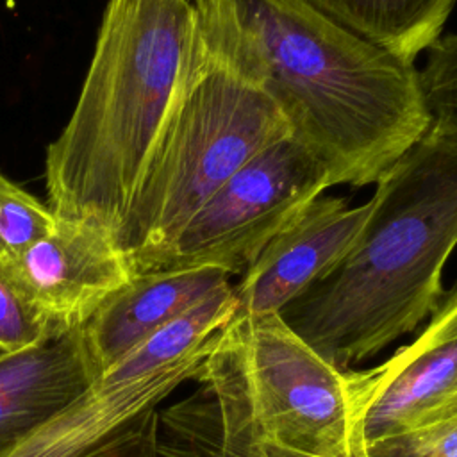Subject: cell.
<instances>
[{"instance_id":"cell-1","label":"cell","mask_w":457,"mask_h":457,"mask_svg":"<svg viewBox=\"0 0 457 457\" xmlns=\"http://www.w3.org/2000/svg\"><path fill=\"white\" fill-rule=\"evenodd\" d=\"M245 66L332 186H368L432 125L414 62L307 0H227Z\"/></svg>"},{"instance_id":"cell-2","label":"cell","mask_w":457,"mask_h":457,"mask_svg":"<svg viewBox=\"0 0 457 457\" xmlns=\"http://www.w3.org/2000/svg\"><path fill=\"white\" fill-rule=\"evenodd\" d=\"M375 184L353 246L280 311L343 371L414 332L445 295L443 268L457 246V127L432 120Z\"/></svg>"},{"instance_id":"cell-3","label":"cell","mask_w":457,"mask_h":457,"mask_svg":"<svg viewBox=\"0 0 457 457\" xmlns=\"http://www.w3.org/2000/svg\"><path fill=\"white\" fill-rule=\"evenodd\" d=\"M193 29L191 0H107L71 116L45 154L57 218L116 232L170 118Z\"/></svg>"},{"instance_id":"cell-4","label":"cell","mask_w":457,"mask_h":457,"mask_svg":"<svg viewBox=\"0 0 457 457\" xmlns=\"http://www.w3.org/2000/svg\"><path fill=\"white\" fill-rule=\"evenodd\" d=\"M195 29L184 77L143 182L114 241L136 275L248 159L291 136L230 36L225 0H191Z\"/></svg>"},{"instance_id":"cell-5","label":"cell","mask_w":457,"mask_h":457,"mask_svg":"<svg viewBox=\"0 0 457 457\" xmlns=\"http://www.w3.org/2000/svg\"><path fill=\"white\" fill-rule=\"evenodd\" d=\"M216 346L262 439L305 457H370L348 373L305 343L280 312H234Z\"/></svg>"},{"instance_id":"cell-6","label":"cell","mask_w":457,"mask_h":457,"mask_svg":"<svg viewBox=\"0 0 457 457\" xmlns=\"http://www.w3.org/2000/svg\"><path fill=\"white\" fill-rule=\"evenodd\" d=\"M232 284L161 327L5 457H79L193 380L234 318Z\"/></svg>"},{"instance_id":"cell-7","label":"cell","mask_w":457,"mask_h":457,"mask_svg":"<svg viewBox=\"0 0 457 457\" xmlns=\"http://www.w3.org/2000/svg\"><path fill=\"white\" fill-rule=\"evenodd\" d=\"M328 170L293 136L232 173L141 271L218 268L243 275L262 248L330 187Z\"/></svg>"},{"instance_id":"cell-8","label":"cell","mask_w":457,"mask_h":457,"mask_svg":"<svg viewBox=\"0 0 457 457\" xmlns=\"http://www.w3.org/2000/svg\"><path fill=\"white\" fill-rule=\"evenodd\" d=\"M368 448L457 416V282L414 341L366 370H348Z\"/></svg>"},{"instance_id":"cell-9","label":"cell","mask_w":457,"mask_h":457,"mask_svg":"<svg viewBox=\"0 0 457 457\" xmlns=\"http://www.w3.org/2000/svg\"><path fill=\"white\" fill-rule=\"evenodd\" d=\"M0 268L52 339L82 328L136 275L111 232L61 218L52 234Z\"/></svg>"},{"instance_id":"cell-10","label":"cell","mask_w":457,"mask_h":457,"mask_svg":"<svg viewBox=\"0 0 457 457\" xmlns=\"http://www.w3.org/2000/svg\"><path fill=\"white\" fill-rule=\"evenodd\" d=\"M370 211V200L348 207L320 195L309 202L232 284L236 314L280 312L348 253Z\"/></svg>"},{"instance_id":"cell-11","label":"cell","mask_w":457,"mask_h":457,"mask_svg":"<svg viewBox=\"0 0 457 457\" xmlns=\"http://www.w3.org/2000/svg\"><path fill=\"white\" fill-rule=\"evenodd\" d=\"M193 380L187 396L157 409V457H305L262 439L218 346Z\"/></svg>"},{"instance_id":"cell-12","label":"cell","mask_w":457,"mask_h":457,"mask_svg":"<svg viewBox=\"0 0 457 457\" xmlns=\"http://www.w3.org/2000/svg\"><path fill=\"white\" fill-rule=\"evenodd\" d=\"M227 284H230V275L218 268L159 270L134 275L80 328L95 378L109 371L161 327Z\"/></svg>"},{"instance_id":"cell-13","label":"cell","mask_w":457,"mask_h":457,"mask_svg":"<svg viewBox=\"0 0 457 457\" xmlns=\"http://www.w3.org/2000/svg\"><path fill=\"white\" fill-rule=\"evenodd\" d=\"M95 380L82 330L0 355V457L71 403Z\"/></svg>"},{"instance_id":"cell-14","label":"cell","mask_w":457,"mask_h":457,"mask_svg":"<svg viewBox=\"0 0 457 457\" xmlns=\"http://www.w3.org/2000/svg\"><path fill=\"white\" fill-rule=\"evenodd\" d=\"M368 41L414 62L439 37L457 0H307Z\"/></svg>"},{"instance_id":"cell-15","label":"cell","mask_w":457,"mask_h":457,"mask_svg":"<svg viewBox=\"0 0 457 457\" xmlns=\"http://www.w3.org/2000/svg\"><path fill=\"white\" fill-rule=\"evenodd\" d=\"M57 223L46 204L0 173V266L52 234Z\"/></svg>"},{"instance_id":"cell-16","label":"cell","mask_w":457,"mask_h":457,"mask_svg":"<svg viewBox=\"0 0 457 457\" xmlns=\"http://www.w3.org/2000/svg\"><path fill=\"white\" fill-rule=\"evenodd\" d=\"M420 80L432 120L457 127V32L441 36L428 48Z\"/></svg>"},{"instance_id":"cell-17","label":"cell","mask_w":457,"mask_h":457,"mask_svg":"<svg viewBox=\"0 0 457 457\" xmlns=\"http://www.w3.org/2000/svg\"><path fill=\"white\" fill-rule=\"evenodd\" d=\"M50 339L41 320L0 268V353H18Z\"/></svg>"},{"instance_id":"cell-18","label":"cell","mask_w":457,"mask_h":457,"mask_svg":"<svg viewBox=\"0 0 457 457\" xmlns=\"http://www.w3.org/2000/svg\"><path fill=\"white\" fill-rule=\"evenodd\" d=\"M368 453L370 457H457V416L375 443Z\"/></svg>"},{"instance_id":"cell-19","label":"cell","mask_w":457,"mask_h":457,"mask_svg":"<svg viewBox=\"0 0 457 457\" xmlns=\"http://www.w3.org/2000/svg\"><path fill=\"white\" fill-rule=\"evenodd\" d=\"M155 430L157 409H150L79 457H157Z\"/></svg>"},{"instance_id":"cell-20","label":"cell","mask_w":457,"mask_h":457,"mask_svg":"<svg viewBox=\"0 0 457 457\" xmlns=\"http://www.w3.org/2000/svg\"><path fill=\"white\" fill-rule=\"evenodd\" d=\"M0 355H2V353H0Z\"/></svg>"}]
</instances>
